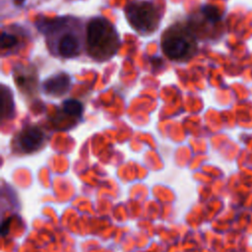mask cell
<instances>
[{"mask_svg":"<svg viewBox=\"0 0 252 252\" xmlns=\"http://www.w3.org/2000/svg\"><path fill=\"white\" fill-rule=\"evenodd\" d=\"M72 19L55 18L40 23L39 29L47 34L49 47L53 53L63 58H74L82 53L84 41L80 30Z\"/></svg>","mask_w":252,"mask_h":252,"instance_id":"1","label":"cell"},{"mask_svg":"<svg viewBox=\"0 0 252 252\" xmlns=\"http://www.w3.org/2000/svg\"><path fill=\"white\" fill-rule=\"evenodd\" d=\"M86 46L89 55L94 60L110 59L119 47V35L115 27L103 17L93 18L87 25Z\"/></svg>","mask_w":252,"mask_h":252,"instance_id":"2","label":"cell"},{"mask_svg":"<svg viewBox=\"0 0 252 252\" xmlns=\"http://www.w3.org/2000/svg\"><path fill=\"white\" fill-rule=\"evenodd\" d=\"M161 47L171 60L185 61L197 50V41L190 30L183 25L169 27L161 36Z\"/></svg>","mask_w":252,"mask_h":252,"instance_id":"3","label":"cell"},{"mask_svg":"<svg viewBox=\"0 0 252 252\" xmlns=\"http://www.w3.org/2000/svg\"><path fill=\"white\" fill-rule=\"evenodd\" d=\"M129 24L140 33L155 32L159 24L160 16L158 8L149 1H134L125 9Z\"/></svg>","mask_w":252,"mask_h":252,"instance_id":"4","label":"cell"},{"mask_svg":"<svg viewBox=\"0 0 252 252\" xmlns=\"http://www.w3.org/2000/svg\"><path fill=\"white\" fill-rule=\"evenodd\" d=\"M45 133L35 125L24 127L15 137L16 148L24 154H32L38 151L45 143Z\"/></svg>","mask_w":252,"mask_h":252,"instance_id":"5","label":"cell"},{"mask_svg":"<svg viewBox=\"0 0 252 252\" xmlns=\"http://www.w3.org/2000/svg\"><path fill=\"white\" fill-rule=\"evenodd\" d=\"M84 107L81 101L77 99H66L60 112L54 116L52 121L54 127L59 129H67L72 127V123H76L78 119L82 116Z\"/></svg>","mask_w":252,"mask_h":252,"instance_id":"6","label":"cell"},{"mask_svg":"<svg viewBox=\"0 0 252 252\" xmlns=\"http://www.w3.org/2000/svg\"><path fill=\"white\" fill-rule=\"evenodd\" d=\"M70 88V77L65 73L54 75L43 83V90L50 95L60 96L68 92Z\"/></svg>","mask_w":252,"mask_h":252,"instance_id":"7","label":"cell"},{"mask_svg":"<svg viewBox=\"0 0 252 252\" xmlns=\"http://www.w3.org/2000/svg\"><path fill=\"white\" fill-rule=\"evenodd\" d=\"M1 97H2V118H9L14 111V102L13 96L10 89L2 86L1 91Z\"/></svg>","mask_w":252,"mask_h":252,"instance_id":"8","label":"cell"},{"mask_svg":"<svg viewBox=\"0 0 252 252\" xmlns=\"http://www.w3.org/2000/svg\"><path fill=\"white\" fill-rule=\"evenodd\" d=\"M17 37L14 34L7 33L5 32H2L1 36V47L3 49L5 48H11L17 44Z\"/></svg>","mask_w":252,"mask_h":252,"instance_id":"9","label":"cell"}]
</instances>
